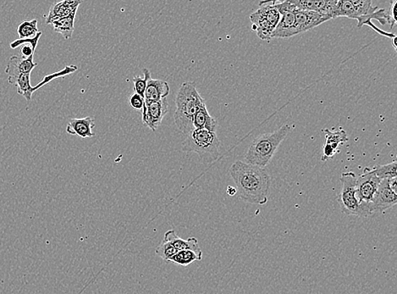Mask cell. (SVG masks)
I'll list each match as a JSON object with an SVG mask.
<instances>
[{
    "label": "cell",
    "mask_w": 397,
    "mask_h": 294,
    "mask_svg": "<svg viewBox=\"0 0 397 294\" xmlns=\"http://www.w3.org/2000/svg\"><path fill=\"white\" fill-rule=\"evenodd\" d=\"M230 174L237 185L240 200L252 205L267 204L270 177L264 168L237 161L230 166Z\"/></svg>",
    "instance_id": "6da1fadb"
},
{
    "label": "cell",
    "mask_w": 397,
    "mask_h": 294,
    "mask_svg": "<svg viewBox=\"0 0 397 294\" xmlns=\"http://www.w3.org/2000/svg\"><path fill=\"white\" fill-rule=\"evenodd\" d=\"M203 103L205 101L201 97L194 83L186 81L181 84L177 94V110L174 112V120L177 128L182 133L189 135L194 131L195 129L194 118L196 111Z\"/></svg>",
    "instance_id": "7a4b0ae2"
},
{
    "label": "cell",
    "mask_w": 397,
    "mask_h": 294,
    "mask_svg": "<svg viewBox=\"0 0 397 294\" xmlns=\"http://www.w3.org/2000/svg\"><path fill=\"white\" fill-rule=\"evenodd\" d=\"M291 131V124L286 123L276 131L257 137L252 142L245 155L247 163L264 168L272 161L279 146Z\"/></svg>",
    "instance_id": "3957f363"
},
{
    "label": "cell",
    "mask_w": 397,
    "mask_h": 294,
    "mask_svg": "<svg viewBox=\"0 0 397 294\" xmlns=\"http://www.w3.org/2000/svg\"><path fill=\"white\" fill-rule=\"evenodd\" d=\"M220 141L216 132L194 129L183 142L182 150L194 152L204 163H213L220 157Z\"/></svg>",
    "instance_id": "277c9868"
},
{
    "label": "cell",
    "mask_w": 397,
    "mask_h": 294,
    "mask_svg": "<svg viewBox=\"0 0 397 294\" xmlns=\"http://www.w3.org/2000/svg\"><path fill=\"white\" fill-rule=\"evenodd\" d=\"M357 176L354 172L342 173L340 176L342 188H340L338 202L340 210L345 215L367 218L374 214L370 205H361L357 200Z\"/></svg>",
    "instance_id": "5b68a950"
},
{
    "label": "cell",
    "mask_w": 397,
    "mask_h": 294,
    "mask_svg": "<svg viewBox=\"0 0 397 294\" xmlns=\"http://www.w3.org/2000/svg\"><path fill=\"white\" fill-rule=\"evenodd\" d=\"M252 29L264 41L272 40V33L281 20L280 12L274 6V1L259 3V10L250 16Z\"/></svg>",
    "instance_id": "8992f818"
},
{
    "label": "cell",
    "mask_w": 397,
    "mask_h": 294,
    "mask_svg": "<svg viewBox=\"0 0 397 294\" xmlns=\"http://www.w3.org/2000/svg\"><path fill=\"white\" fill-rule=\"evenodd\" d=\"M352 11L350 19L357 21V27L359 28L364 25H369L372 20H377L382 26L390 23L387 11L384 9H379L372 6L369 0H354L352 1Z\"/></svg>",
    "instance_id": "52a82bcc"
},
{
    "label": "cell",
    "mask_w": 397,
    "mask_h": 294,
    "mask_svg": "<svg viewBox=\"0 0 397 294\" xmlns=\"http://www.w3.org/2000/svg\"><path fill=\"white\" fill-rule=\"evenodd\" d=\"M281 14V20L272 33V38H288L296 36L294 30L296 7L288 1H274Z\"/></svg>",
    "instance_id": "ba28073f"
},
{
    "label": "cell",
    "mask_w": 397,
    "mask_h": 294,
    "mask_svg": "<svg viewBox=\"0 0 397 294\" xmlns=\"http://www.w3.org/2000/svg\"><path fill=\"white\" fill-rule=\"evenodd\" d=\"M381 181L373 168H365L363 174L357 176V197L361 205H370Z\"/></svg>",
    "instance_id": "9c48e42d"
},
{
    "label": "cell",
    "mask_w": 397,
    "mask_h": 294,
    "mask_svg": "<svg viewBox=\"0 0 397 294\" xmlns=\"http://www.w3.org/2000/svg\"><path fill=\"white\" fill-rule=\"evenodd\" d=\"M396 203L397 194L391 188L389 180H382L374 194L372 202L370 203L373 214L383 213V212L393 208Z\"/></svg>",
    "instance_id": "30bf717a"
},
{
    "label": "cell",
    "mask_w": 397,
    "mask_h": 294,
    "mask_svg": "<svg viewBox=\"0 0 397 294\" xmlns=\"http://www.w3.org/2000/svg\"><path fill=\"white\" fill-rule=\"evenodd\" d=\"M168 107L167 98L151 103H144L142 110L143 124L150 128L152 132H155L162 123L165 115L167 114Z\"/></svg>",
    "instance_id": "8fae6325"
},
{
    "label": "cell",
    "mask_w": 397,
    "mask_h": 294,
    "mask_svg": "<svg viewBox=\"0 0 397 294\" xmlns=\"http://www.w3.org/2000/svg\"><path fill=\"white\" fill-rule=\"evenodd\" d=\"M332 19L329 16L318 14L316 12L298 10V8H296L295 33L298 35V34L308 32L309 30L318 27V26Z\"/></svg>",
    "instance_id": "7c38bea8"
},
{
    "label": "cell",
    "mask_w": 397,
    "mask_h": 294,
    "mask_svg": "<svg viewBox=\"0 0 397 294\" xmlns=\"http://www.w3.org/2000/svg\"><path fill=\"white\" fill-rule=\"evenodd\" d=\"M289 2L298 10L316 12L331 17L337 0H289Z\"/></svg>",
    "instance_id": "4fadbf2b"
},
{
    "label": "cell",
    "mask_w": 397,
    "mask_h": 294,
    "mask_svg": "<svg viewBox=\"0 0 397 294\" xmlns=\"http://www.w3.org/2000/svg\"><path fill=\"white\" fill-rule=\"evenodd\" d=\"M38 63H35L33 58L24 59L18 55H13L8 60L6 73L8 79H17L21 75L30 74Z\"/></svg>",
    "instance_id": "5bb4252c"
},
{
    "label": "cell",
    "mask_w": 397,
    "mask_h": 294,
    "mask_svg": "<svg viewBox=\"0 0 397 294\" xmlns=\"http://www.w3.org/2000/svg\"><path fill=\"white\" fill-rule=\"evenodd\" d=\"M170 89L167 81L152 79L148 76L145 93H144V103H151L167 98Z\"/></svg>",
    "instance_id": "9a60e30c"
},
{
    "label": "cell",
    "mask_w": 397,
    "mask_h": 294,
    "mask_svg": "<svg viewBox=\"0 0 397 294\" xmlns=\"http://www.w3.org/2000/svg\"><path fill=\"white\" fill-rule=\"evenodd\" d=\"M94 127L95 120L89 116L81 119H72L67 124V132L69 135L82 138L91 137L95 136V133L91 131Z\"/></svg>",
    "instance_id": "2e32d148"
},
{
    "label": "cell",
    "mask_w": 397,
    "mask_h": 294,
    "mask_svg": "<svg viewBox=\"0 0 397 294\" xmlns=\"http://www.w3.org/2000/svg\"><path fill=\"white\" fill-rule=\"evenodd\" d=\"M164 240L172 244L173 247L177 251H182V250H191L198 254L203 255L202 249L199 247L198 241L196 237H189V239H182L177 235L176 231L169 230L165 232Z\"/></svg>",
    "instance_id": "e0dca14e"
},
{
    "label": "cell",
    "mask_w": 397,
    "mask_h": 294,
    "mask_svg": "<svg viewBox=\"0 0 397 294\" xmlns=\"http://www.w3.org/2000/svg\"><path fill=\"white\" fill-rule=\"evenodd\" d=\"M194 127L195 129H204L209 132H216L218 122L209 115L206 103H202L198 111H196L194 118Z\"/></svg>",
    "instance_id": "ac0fdd59"
},
{
    "label": "cell",
    "mask_w": 397,
    "mask_h": 294,
    "mask_svg": "<svg viewBox=\"0 0 397 294\" xmlns=\"http://www.w3.org/2000/svg\"><path fill=\"white\" fill-rule=\"evenodd\" d=\"M80 4L82 1H62L55 4L47 17L46 23L50 24L52 21L72 14L73 11H77Z\"/></svg>",
    "instance_id": "d6986e66"
},
{
    "label": "cell",
    "mask_w": 397,
    "mask_h": 294,
    "mask_svg": "<svg viewBox=\"0 0 397 294\" xmlns=\"http://www.w3.org/2000/svg\"><path fill=\"white\" fill-rule=\"evenodd\" d=\"M42 36V33L39 32L36 37L28 38V40H16L11 43L13 50L21 47V57L24 59L33 58L35 50L38 46L39 38Z\"/></svg>",
    "instance_id": "ffe728a7"
},
{
    "label": "cell",
    "mask_w": 397,
    "mask_h": 294,
    "mask_svg": "<svg viewBox=\"0 0 397 294\" xmlns=\"http://www.w3.org/2000/svg\"><path fill=\"white\" fill-rule=\"evenodd\" d=\"M77 11H73L72 14L63 17V18L52 21L50 23L54 26L55 31L60 33L61 35L64 37L65 40H68L72 37Z\"/></svg>",
    "instance_id": "44dd1931"
},
{
    "label": "cell",
    "mask_w": 397,
    "mask_h": 294,
    "mask_svg": "<svg viewBox=\"0 0 397 294\" xmlns=\"http://www.w3.org/2000/svg\"><path fill=\"white\" fill-rule=\"evenodd\" d=\"M8 83L16 86L17 93L27 99V101H30L34 92L33 86L30 85V74L21 75L17 79H8Z\"/></svg>",
    "instance_id": "7402d4cb"
},
{
    "label": "cell",
    "mask_w": 397,
    "mask_h": 294,
    "mask_svg": "<svg viewBox=\"0 0 397 294\" xmlns=\"http://www.w3.org/2000/svg\"><path fill=\"white\" fill-rule=\"evenodd\" d=\"M202 258L203 255L198 254L191 250H182L174 254L169 261L177 266H189L195 261H202Z\"/></svg>",
    "instance_id": "603a6c76"
},
{
    "label": "cell",
    "mask_w": 397,
    "mask_h": 294,
    "mask_svg": "<svg viewBox=\"0 0 397 294\" xmlns=\"http://www.w3.org/2000/svg\"><path fill=\"white\" fill-rule=\"evenodd\" d=\"M323 132L325 133V144L329 145L335 151H337L340 144H344L348 141V137L346 131L343 128H340L338 131L331 132L329 129H324Z\"/></svg>",
    "instance_id": "cb8c5ba5"
},
{
    "label": "cell",
    "mask_w": 397,
    "mask_h": 294,
    "mask_svg": "<svg viewBox=\"0 0 397 294\" xmlns=\"http://www.w3.org/2000/svg\"><path fill=\"white\" fill-rule=\"evenodd\" d=\"M39 33L38 28V20L24 21L19 25L17 28V33L20 37V40H28L37 36Z\"/></svg>",
    "instance_id": "d4e9b609"
},
{
    "label": "cell",
    "mask_w": 397,
    "mask_h": 294,
    "mask_svg": "<svg viewBox=\"0 0 397 294\" xmlns=\"http://www.w3.org/2000/svg\"><path fill=\"white\" fill-rule=\"evenodd\" d=\"M375 174L381 180H391L396 179L397 176V163L393 162L384 166H376L373 167Z\"/></svg>",
    "instance_id": "484cf974"
},
{
    "label": "cell",
    "mask_w": 397,
    "mask_h": 294,
    "mask_svg": "<svg viewBox=\"0 0 397 294\" xmlns=\"http://www.w3.org/2000/svg\"><path fill=\"white\" fill-rule=\"evenodd\" d=\"M177 250L174 249L172 244L167 240H163L158 248L156 249V254L163 259V261L169 262L174 254L177 253Z\"/></svg>",
    "instance_id": "4316f807"
},
{
    "label": "cell",
    "mask_w": 397,
    "mask_h": 294,
    "mask_svg": "<svg viewBox=\"0 0 397 294\" xmlns=\"http://www.w3.org/2000/svg\"><path fill=\"white\" fill-rule=\"evenodd\" d=\"M142 72L144 77H141L140 76L134 77L133 85L135 93L140 95V96L144 98V93H145L146 90L147 77L151 75V73L147 68H144Z\"/></svg>",
    "instance_id": "83f0119b"
},
{
    "label": "cell",
    "mask_w": 397,
    "mask_h": 294,
    "mask_svg": "<svg viewBox=\"0 0 397 294\" xmlns=\"http://www.w3.org/2000/svg\"><path fill=\"white\" fill-rule=\"evenodd\" d=\"M129 106L134 111H142L144 106V98L140 95L134 93L129 97Z\"/></svg>",
    "instance_id": "f1b7e54d"
},
{
    "label": "cell",
    "mask_w": 397,
    "mask_h": 294,
    "mask_svg": "<svg viewBox=\"0 0 397 294\" xmlns=\"http://www.w3.org/2000/svg\"><path fill=\"white\" fill-rule=\"evenodd\" d=\"M396 6L397 0H395V1L391 2L389 12H387V15L389 16L391 29L393 28L396 24Z\"/></svg>",
    "instance_id": "f546056e"
},
{
    "label": "cell",
    "mask_w": 397,
    "mask_h": 294,
    "mask_svg": "<svg viewBox=\"0 0 397 294\" xmlns=\"http://www.w3.org/2000/svg\"><path fill=\"white\" fill-rule=\"evenodd\" d=\"M226 193L230 197H234L235 196V194L237 193V188H235L233 187H231V186H229V187L227 188Z\"/></svg>",
    "instance_id": "4dcf8cb0"
},
{
    "label": "cell",
    "mask_w": 397,
    "mask_h": 294,
    "mask_svg": "<svg viewBox=\"0 0 397 294\" xmlns=\"http://www.w3.org/2000/svg\"><path fill=\"white\" fill-rule=\"evenodd\" d=\"M390 187L395 193H396L397 181L396 179L389 180Z\"/></svg>",
    "instance_id": "1f68e13d"
}]
</instances>
